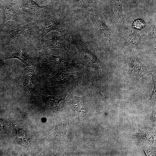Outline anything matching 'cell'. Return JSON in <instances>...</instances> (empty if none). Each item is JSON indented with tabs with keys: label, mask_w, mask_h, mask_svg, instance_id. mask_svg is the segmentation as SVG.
I'll return each mask as SVG.
<instances>
[{
	"label": "cell",
	"mask_w": 156,
	"mask_h": 156,
	"mask_svg": "<svg viewBox=\"0 0 156 156\" xmlns=\"http://www.w3.org/2000/svg\"><path fill=\"white\" fill-rule=\"evenodd\" d=\"M1 36L8 44L16 45L39 41L41 37L38 21L3 26Z\"/></svg>",
	"instance_id": "obj_1"
},
{
	"label": "cell",
	"mask_w": 156,
	"mask_h": 156,
	"mask_svg": "<svg viewBox=\"0 0 156 156\" xmlns=\"http://www.w3.org/2000/svg\"><path fill=\"white\" fill-rule=\"evenodd\" d=\"M72 43L78 50L79 58L77 63L87 67L97 69L99 60L89 42H85L79 37H74Z\"/></svg>",
	"instance_id": "obj_2"
},
{
	"label": "cell",
	"mask_w": 156,
	"mask_h": 156,
	"mask_svg": "<svg viewBox=\"0 0 156 156\" xmlns=\"http://www.w3.org/2000/svg\"><path fill=\"white\" fill-rule=\"evenodd\" d=\"M93 23L95 35L102 42L113 45L116 42L113 34L107 26L102 16L95 8L88 12Z\"/></svg>",
	"instance_id": "obj_3"
},
{
	"label": "cell",
	"mask_w": 156,
	"mask_h": 156,
	"mask_svg": "<svg viewBox=\"0 0 156 156\" xmlns=\"http://www.w3.org/2000/svg\"><path fill=\"white\" fill-rule=\"evenodd\" d=\"M19 4L25 15V23L39 21L56 8L51 5L40 6L33 0H22Z\"/></svg>",
	"instance_id": "obj_4"
},
{
	"label": "cell",
	"mask_w": 156,
	"mask_h": 156,
	"mask_svg": "<svg viewBox=\"0 0 156 156\" xmlns=\"http://www.w3.org/2000/svg\"><path fill=\"white\" fill-rule=\"evenodd\" d=\"M60 16V8H55L38 21L42 38L52 31H57L62 34L67 31L61 24Z\"/></svg>",
	"instance_id": "obj_5"
},
{
	"label": "cell",
	"mask_w": 156,
	"mask_h": 156,
	"mask_svg": "<svg viewBox=\"0 0 156 156\" xmlns=\"http://www.w3.org/2000/svg\"><path fill=\"white\" fill-rule=\"evenodd\" d=\"M124 53L128 64L129 78L133 82L136 83L142 77L152 74V71L142 64L136 55L129 51Z\"/></svg>",
	"instance_id": "obj_6"
},
{
	"label": "cell",
	"mask_w": 156,
	"mask_h": 156,
	"mask_svg": "<svg viewBox=\"0 0 156 156\" xmlns=\"http://www.w3.org/2000/svg\"><path fill=\"white\" fill-rule=\"evenodd\" d=\"M0 8L3 12L2 24L10 20H13L19 23H25L24 14L19 4L12 3L7 0L0 2Z\"/></svg>",
	"instance_id": "obj_7"
},
{
	"label": "cell",
	"mask_w": 156,
	"mask_h": 156,
	"mask_svg": "<svg viewBox=\"0 0 156 156\" xmlns=\"http://www.w3.org/2000/svg\"><path fill=\"white\" fill-rule=\"evenodd\" d=\"M71 33L67 31L60 36H55L44 40L42 43L44 47L62 49L72 53L70 47Z\"/></svg>",
	"instance_id": "obj_8"
},
{
	"label": "cell",
	"mask_w": 156,
	"mask_h": 156,
	"mask_svg": "<svg viewBox=\"0 0 156 156\" xmlns=\"http://www.w3.org/2000/svg\"><path fill=\"white\" fill-rule=\"evenodd\" d=\"M39 57L40 60L49 63L59 70L70 68L76 66V64L66 62L61 58L57 56L43 53H39Z\"/></svg>",
	"instance_id": "obj_9"
},
{
	"label": "cell",
	"mask_w": 156,
	"mask_h": 156,
	"mask_svg": "<svg viewBox=\"0 0 156 156\" xmlns=\"http://www.w3.org/2000/svg\"><path fill=\"white\" fill-rule=\"evenodd\" d=\"M29 50L23 47L14 46L9 50L6 59L17 58L29 66V62L31 61L32 57V52Z\"/></svg>",
	"instance_id": "obj_10"
},
{
	"label": "cell",
	"mask_w": 156,
	"mask_h": 156,
	"mask_svg": "<svg viewBox=\"0 0 156 156\" xmlns=\"http://www.w3.org/2000/svg\"><path fill=\"white\" fill-rule=\"evenodd\" d=\"M77 77L72 74L64 73L59 71L54 76L47 79L50 83L53 85L64 87L73 82Z\"/></svg>",
	"instance_id": "obj_11"
},
{
	"label": "cell",
	"mask_w": 156,
	"mask_h": 156,
	"mask_svg": "<svg viewBox=\"0 0 156 156\" xmlns=\"http://www.w3.org/2000/svg\"><path fill=\"white\" fill-rule=\"evenodd\" d=\"M35 68L29 67L25 68L22 72L20 78L17 81V84L21 88L29 89L32 87L31 80L35 75Z\"/></svg>",
	"instance_id": "obj_12"
},
{
	"label": "cell",
	"mask_w": 156,
	"mask_h": 156,
	"mask_svg": "<svg viewBox=\"0 0 156 156\" xmlns=\"http://www.w3.org/2000/svg\"><path fill=\"white\" fill-rule=\"evenodd\" d=\"M96 0H73L71 1L70 5L73 8H80L87 12L95 7L94 4Z\"/></svg>",
	"instance_id": "obj_13"
},
{
	"label": "cell",
	"mask_w": 156,
	"mask_h": 156,
	"mask_svg": "<svg viewBox=\"0 0 156 156\" xmlns=\"http://www.w3.org/2000/svg\"><path fill=\"white\" fill-rule=\"evenodd\" d=\"M145 23L143 20L138 19L135 21L133 24V27L134 28L141 29L145 25Z\"/></svg>",
	"instance_id": "obj_14"
}]
</instances>
